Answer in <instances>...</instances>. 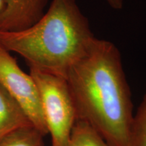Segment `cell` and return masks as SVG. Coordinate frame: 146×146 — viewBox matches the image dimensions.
I'll use <instances>...</instances> for the list:
<instances>
[{
	"label": "cell",
	"instance_id": "cell-11",
	"mask_svg": "<svg viewBox=\"0 0 146 146\" xmlns=\"http://www.w3.org/2000/svg\"><path fill=\"white\" fill-rule=\"evenodd\" d=\"M5 10V1L4 0H0V20Z\"/></svg>",
	"mask_w": 146,
	"mask_h": 146
},
{
	"label": "cell",
	"instance_id": "cell-9",
	"mask_svg": "<svg viewBox=\"0 0 146 146\" xmlns=\"http://www.w3.org/2000/svg\"><path fill=\"white\" fill-rule=\"evenodd\" d=\"M130 146H146V92L135 114H133Z\"/></svg>",
	"mask_w": 146,
	"mask_h": 146
},
{
	"label": "cell",
	"instance_id": "cell-6",
	"mask_svg": "<svg viewBox=\"0 0 146 146\" xmlns=\"http://www.w3.org/2000/svg\"><path fill=\"white\" fill-rule=\"evenodd\" d=\"M30 126L33 125L23 110L0 84V140L18 129Z\"/></svg>",
	"mask_w": 146,
	"mask_h": 146
},
{
	"label": "cell",
	"instance_id": "cell-5",
	"mask_svg": "<svg viewBox=\"0 0 146 146\" xmlns=\"http://www.w3.org/2000/svg\"><path fill=\"white\" fill-rule=\"evenodd\" d=\"M0 31H20L31 27L45 14L48 0H4Z\"/></svg>",
	"mask_w": 146,
	"mask_h": 146
},
{
	"label": "cell",
	"instance_id": "cell-7",
	"mask_svg": "<svg viewBox=\"0 0 146 146\" xmlns=\"http://www.w3.org/2000/svg\"><path fill=\"white\" fill-rule=\"evenodd\" d=\"M66 146L110 145L87 122L76 119Z\"/></svg>",
	"mask_w": 146,
	"mask_h": 146
},
{
	"label": "cell",
	"instance_id": "cell-10",
	"mask_svg": "<svg viewBox=\"0 0 146 146\" xmlns=\"http://www.w3.org/2000/svg\"><path fill=\"white\" fill-rule=\"evenodd\" d=\"M106 1L114 10H121L123 7L124 0H106Z\"/></svg>",
	"mask_w": 146,
	"mask_h": 146
},
{
	"label": "cell",
	"instance_id": "cell-4",
	"mask_svg": "<svg viewBox=\"0 0 146 146\" xmlns=\"http://www.w3.org/2000/svg\"><path fill=\"white\" fill-rule=\"evenodd\" d=\"M0 84L28 116L32 125L43 135L48 134L36 83L25 73L10 52L0 46Z\"/></svg>",
	"mask_w": 146,
	"mask_h": 146
},
{
	"label": "cell",
	"instance_id": "cell-3",
	"mask_svg": "<svg viewBox=\"0 0 146 146\" xmlns=\"http://www.w3.org/2000/svg\"><path fill=\"white\" fill-rule=\"evenodd\" d=\"M30 75L35 82L52 146H66L77 115L66 78L34 68Z\"/></svg>",
	"mask_w": 146,
	"mask_h": 146
},
{
	"label": "cell",
	"instance_id": "cell-2",
	"mask_svg": "<svg viewBox=\"0 0 146 146\" xmlns=\"http://www.w3.org/2000/svg\"><path fill=\"white\" fill-rule=\"evenodd\" d=\"M96 38L76 0H52L35 24L20 31H0V46L29 66L66 78Z\"/></svg>",
	"mask_w": 146,
	"mask_h": 146
},
{
	"label": "cell",
	"instance_id": "cell-1",
	"mask_svg": "<svg viewBox=\"0 0 146 146\" xmlns=\"http://www.w3.org/2000/svg\"><path fill=\"white\" fill-rule=\"evenodd\" d=\"M66 80L77 119L89 124L110 146H130L133 105L118 47L96 37Z\"/></svg>",
	"mask_w": 146,
	"mask_h": 146
},
{
	"label": "cell",
	"instance_id": "cell-8",
	"mask_svg": "<svg viewBox=\"0 0 146 146\" xmlns=\"http://www.w3.org/2000/svg\"><path fill=\"white\" fill-rule=\"evenodd\" d=\"M44 136L33 126L21 128L0 140V146H45Z\"/></svg>",
	"mask_w": 146,
	"mask_h": 146
}]
</instances>
